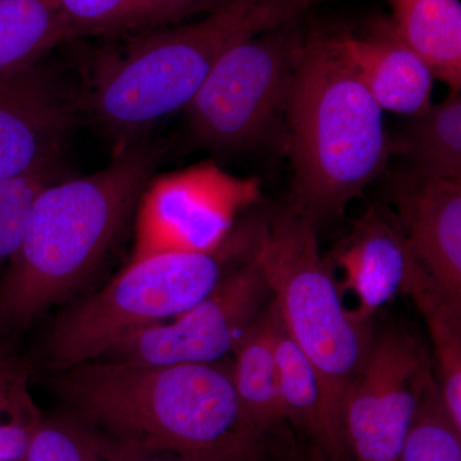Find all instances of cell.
<instances>
[{"mask_svg": "<svg viewBox=\"0 0 461 461\" xmlns=\"http://www.w3.org/2000/svg\"><path fill=\"white\" fill-rule=\"evenodd\" d=\"M57 393L81 418L141 454L191 461H267V437L235 390L232 363L145 364L91 360L65 369Z\"/></svg>", "mask_w": 461, "mask_h": 461, "instance_id": "6da1fadb", "label": "cell"}, {"mask_svg": "<svg viewBox=\"0 0 461 461\" xmlns=\"http://www.w3.org/2000/svg\"><path fill=\"white\" fill-rule=\"evenodd\" d=\"M160 151L133 141L102 171L50 184L0 281V330L25 327L102 262L153 177Z\"/></svg>", "mask_w": 461, "mask_h": 461, "instance_id": "7a4b0ae2", "label": "cell"}, {"mask_svg": "<svg viewBox=\"0 0 461 461\" xmlns=\"http://www.w3.org/2000/svg\"><path fill=\"white\" fill-rule=\"evenodd\" d=\"M291 206L315 224L344 214L386 169L384 111L327 36L306 38L285 105Z\"/></svg>", "mask_w": 461, "mask_h": 461, "instance_id": "3957f363", "label": "cell"}, {"mask_svg": "<svg viewBox=\"0 0 461 461\" xmlns=\"http://www.w3.org/2000/svg\"><path fill=\"white\" fill-rule=\"evenodd\" d=\"M312 0H230L196 23L142 30L94 66L91 112L122 139L186 108L224 51L305 14Z\"/></svg>", "mask_w": 461, "mask_h": 461, "instance_id": "277c9868", "label": "cell"}, {"mask_svg": "<svg viewBox=\"0 0 461 461\" xmlns=\"http://www.w3.org/2000/svg\"><path fill=\"white\" fill-rule=\"evenodd\" d=\"M253 257L285 330L320 375L330 417L344 435L346 396L371 351L373 323L350 317L333 266L318 247L317 224L294 206L263 215Z\"/></svg>", "mask_w": 461, "mask_h": 461, "instance_id": "5b68a950", "label": "cell"}, {"mask_svg": "<svg viewBox=\"0 0 461 461\" xmlns=\"http://www.w3.org/2000/svg\"><path fill=\"white\" fill-rule=\"evenodd\" d=\"M262 217L233 229L211 253H171L127 266L111 284L66 312L47 342L59 369L99 359L136 330L166 323L208 296L253 254Z\"/></svg>", "mask_w": 461, "mask_h": 461, "instance_id": "8992f818", "label": "cell"}, {"mask_svg": "<svg viewBox=\"0 0 461 461\" xmlns=\"http://www.w3.org/2000/svg\"><path fill=\"white\" fill-rule=\"evenodd\" d=\"M302 17L232 45L215 62L186 107L200 142L224 150L250 147L272 129L304 48Z\"/></svg>", "mask_w": 461, "mask_h": 461, "instance_id": "52a82bcc", "label": "cell"}, {"mask_svg": "<svg viewBox=\"0 0 461 461\" xmlns=\"http://www.w3.org/2000/svg\"><path fill=\"white\" fill-rule=\"evenodd\" d=\"M257 178L206 163L149 182L139 202L135 245L127 266L171 253H211L245 209L262 202Z\"/></svg>", "mask_w": 461, "mask_h": 461, "instance_id": "ba28073f", "label": "cell"}, {"mask_svg": "<svg viewBox=\"0 0 461 461\" xmlns=\"http://www.w3.org/2000/svg\"><path fill=\"white\" fill-rule=\"evenodd\" d=\"M435 379L420 339L399 327L375 336L346 396L342 429L353 461H399L424 390Z\"/></svg>", "mask_w": 461, "mask_h": 461, "instance_id": "9c48e42d", "label": "cell"}, {"mask_svg": "<svg viewBox=\"0 0 461 461\" xmlns=\"http://www.w3.org/2000/svg\"><path fill=\"white\" fill-rule=\"evenodd\" d=\"M272 299L253 254L224 276L202 302L166 323L126 336L99 359L172 366L227 359Z\"/></svg>", "mask_w": 461, "mask_h": 461, "instance_id": "30bf717a", "label": "cell"}, {"mask_svg": "<svg viewBox=\"0 0 461 461\" xmlns=\"http://www.w3.org/2000/svg\"><path fill=\"white\" fill-rule=\"evenodd\" d=\"M75 114L38 63L0 76V180L57 171Z\"/></svg>", "mask_w": 461, "mask_h": 461, "instance_id": "8fae6325", "label": "cell"}, {"mask_svg": "<svg viewBox=\"0 0 461 461\" xmlns=\"http://www.w3.org/2000/svg\"><path fill=\"white\" fill-rule=\"evenodd\" d=\"M329 260L344 271L339 288L357 297V306L348 314L359 323H373L379 309L396 295H405L424 268L396 218L377 205L366 209Z\"/></svg>", "mask_w": 461, "mask_h": 461, "instance_id": "7c38bea8", "label": "cell"}, {"mask_svg": "<svg viewBox=\"0 0 461 461\" xmlns=\"http://www.w3.org/2000/svg\"><path fill=\"white\" fill-rule=\"evenodd\" d=\"M387 193L415 257L448 296L461 302V184L405 169L390 175Z\"/></svg>", "mask_w": 461, "mask_h": 461, "instance_id": "4fadbf2b", "label": "cell"}, {"mask_svg": "<svg viewBox=\"0 0 461 461\" xmlns=\"http://www.w3.org/2000/svg\"><path fill=\"white\" fill-rule=\"evenodd\" d=\"M330 39L382 111L415 117L432 104L435 76L417 54L397 41L384 20L375 23L368 38Z\"/></svg>", "mask_w": 461, "mask_h": 461, "instance_id": "5bb4252c", "label": "cell"}, {"mask_svg": "<svg viewBox=\"0 0 461 461\" xmlns=\"http://www.w3.org/2000/svg\"><path fill=\"white\" fill-rule=\"evenodd\" d=\"M281 314L275 300L251 323L233 348L232 379L251 423L268 437L284 423L277 362Z\"/></svg>", "mask_w": 461, "mask_h": 461, "instance_id": "9a60e30c", "label": "cell"}, {"mask_svg": "<svg viewBox=\"0 0 461 461\" xmlns=\"http://www.w3.org/2000/svg\"><path fill=\"white\" fill-rule=\"evenodd\" d=\"M391 32L429 67L448 90H461L460 0H387Z\"/></svg>", "mask_w": 461, "mask_h": 461, "instance_id": "2e32d148", "label": "cell"}, {"mask_svg": "<svg viewBox=\"0 0 461 461\" xmlns=\"http://www.w3.org/2000/svg\"><path fill=\"white\" fill-rule=\"evenodd\" d=\"M277 362L284 420L291 421L313 441L329 461L348 459L344 435L330 417L320 375L280 324Z\"/></svg>", "mask_w": 461, "mask_h": 461, "instance_id": "e0dca14e", "label": "cell"}, {"mask_svg": "<svg viewBox=\"0 0 461 461\" xmlns=\"http://www.w3.org/2000/svg\"><path fill=\"white\" fill-rule=\"evenodd\" d=\"M390 140L391 154L405 158L411 172L461 184V90L420 115Z\"/></svg>", "mask_w": 461, "mask_h": 461, "instance_id": "ac0fdd59", "label": "cell"}, {"mask_svg": "<svg viewBox=\"0 0 461 461\" xmlns=\"http://www.w3.org/2000/svg\"><path fill=\"white\" fill-rule=\"evenodd\" d=\"M406 296L426 321L435 348L439 393L461 430V302L447 295L426 269L418 273Z\"/></svg>", "mask_w": 461, "mask_h": 461, "instance_id": "d6986e66", "label": "cell"}, {"mask_svg": "<svg viewBox=\"0 0 461 461\" xmlns=\"http://www.w3.org/2000/svg\"><path fill=\"white\" fill-rule=\"evenodd\" d=\"M71 30L50 0H0V76L36 65Z\"/></svg>", "mask_w": 461, "mask_h": 461, "instance_id": "ffe728a7", "label": "cell"}, {"mask_svg": "<svg viewBox=\"0 0 461 461\" xmlns=\"http://www.w3.org/2000/svg\"><path fill=\"white\" fill-rule=\"evenodd\" d=\"M139 453L85 421L41 418L23 461H132Z\"/></svg>", "mask_w": 461, "mask_h": 461, "instance_id": "44dd1931", "label": "cell"}, {"mask_svg": "<svg viewBox=\"0 0 461 461\" xmlns=\"http://www.w3.org/2000/svg\"><path fill=\"white\" fill-rule=\"evenodd\" d=\"M399 461H461V430L442 402L436 379L421 395Z\"/></svg>", "mask_w": 461, "mask_h": 461, "instance_id": "7402d4cb", "label": "cell"}, {"mask_svg": "<svg viewBox=\"0 0 461 461\" xmlns=\"http://www.w3.org/2000/svg\"><path fill=\"white\" fill-rule=\"evenodd\" d=\"M56 177L57 171H50L0 180V268L16 256L33 202Z\"/></svg>", "mask_w": 461, "mask_h": 461, "instance_id": "603a6c76", "label": "cell"}, {"mask_svg": "<svg viewBox=\"0 0 461 461\" xmlns=\"http://www.w3.org/2000/svg\"><path fill=\"white\" fill-rule=\"evenodd\" d=\"M41 418L20 371L0 388V461L23 460Z\"/></svg>", "mask_w": 461, "mask_h": 461, "instance_id": "cb8c5ba5", "label": "cell"}, {"mask_svg": "<svg viewBox=\"0 0 461 461\" xmlns=\"http://www.w3.org/2000/svg\"><path fill=\"white\" fill-rule=\"evenodd\" d=\"M72 36L117 35L129 32L138 0H50Z\"/></svg>", "mask_w": 461, "mask_h": 461, "instance_id": "d4e9b609", "label": "cell"}, {"mask_svg": "<svg viewBox=\"0 0 461 461\" xmlns=\"http://www.w3.org/2000/svg\"><path fill=\"white\" fill-rule=\"evenodd\" d=\"M230 0H138L129 32L156 29L196 14H211Z\"/></svg>", "mask_w": 461, "mask_h": 461, "instance_id": "484cf974", "label": "cell"}, {"mask_svg": "<svg viewBox=\"0 0 461 461\" xmlns=\"http://www.w3.org/2000/svg\"><path fill=\"white\" fill-rule=\"evenodd\" d=\"M132 461H191L185 459V457L177 456V455L165 453H151V454H136Z\"/></svg>", "mask_w": 461, "mask_h": 461, "instance_id": "4316f807", "label": "cell"}, {"mask_svg": "<svg viewBox=\"0 0 461 461\" xmlns=\"http://www.w3.org/2000/svg\"><path fill=\"white\" fill-rule=\"evenodd\" d=\"M269 451L277 457L278 461H306L302 459V456H299L296 453H294V451H291L290 447L282 448L281 445L275 446V447L269 446Z\"/></svg>", "mask_w": 461, "mask_h": 461, "instance_id": "83f0119b", "label": "cell"}, {"mask_svg": "<svg viewBox=\"0 0 461 461\" xmlns=\"http://www.w3.org/2000/svg\"><path fill=\"white\" fill-rule=\"evenodd\" d=\"M18 372H20V369L12 368L11 371L5 373V375H0V388L5 386L7 382L11 381Z\"/></svg>", "mask_w": 461, "mask_h": 461, "instance_id": "f1b7e54d", "label": "cell"}, {"mask_svg": "<svg viewBox=\"0 0 461 461\" xmlns=\"http://www.w3.org/2000/svg\"><path fill=\"white\" fill-rule=\"evenodd\" d=\"M12 368H14V366H11L7 360L3 359L2 354H0V375H5V373L11 371Z\"/></svg>", "mask_w": 461, "mask_h": 461, "instance_id": "f546056e", "label": "cell"}, {"mask_svg": "<svg viewBox=\"0 0 461 461\" xmlns=\"http://www.w3.org/2000/svg\"><path fill=\"white\" fill-rule=\"evenodd\" d=\"M312 2H313V3H314V2H320V0H312Z\"/></svg>", "mask_w": 461, "mask_h": 461, "instance_id": "4dcf8cb0", "label": "cell"}]
</instances>
